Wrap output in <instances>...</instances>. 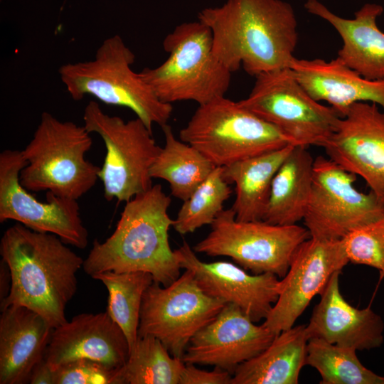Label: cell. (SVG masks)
<instances>
[{"label": "cell", "instance_id": "1", "mask_svg": "<svg viewBox=\"0 0 384 384\" xmlns=\"http://www.w3.org/2000/svg\"><path fill=\"white\" fill-rule=\"evenodd\" d=\"M198 20L211 31L213 50L230 71L251 76L289 68L298 41L297 21L282 0H227L208 7Z\"/></svg>", "mask_w": 384, "mask_h": 384}, {"label": "cell", "instance_id": "2", "mask_svg": "<svg viewBox=\"0 0 384 384\" xmlns=\"http://www.w3.org/2000/svg\"><path fill=\"white\" fill-rule=\"evenodd\" d=\"M0 253L11 277L1 310L23 306L39 314L53 329L65 323L66 306L77 292V273L84 260L56 235L18 223L4 232Z\"/></svg>", "mask_w": 384, "mask_h": 384}, {"label": "cell", "instance_id": "3", "mask_svg": "<svg viewBox=\"0 0 384 384\" xmlns=\"http://www.w3.org/2000/svg\"><path fill=\"white\" fill-rule=\"evenodd\" d=\"M171 202L161 184L125 202L112 234L93 241L82 265L85 273L145 272L163 286L178 278L181 268L169 240Z\"/></svg>", "mask_w": 384, "mask_h": 384}, {"label": "cell", "instance_id": "4", "mask_svg": "<svg viewBox=\"0 0 384 384\" xmlns=\"http://www.w3.org/2000/svg\"><path fill=\"white\" fill-rule=\"evenodd\" d=\"M134 61V53L122 38L114 35L101 43L93 59L64 64L58 73L73 100L90 95L105 104L129 108L152 131L154 124H167L173 107L132 70Z\"/></svg>", "mask_w": 384, "mask_h": 384}, {"label": "cell", "instance_id": "5", "mask_svg": "<svg viewBox=\"0 0 384 384\" xmlns=\"http://www.w3.org/2000/svg\"><path fill=\"white\" fill-rule=\"evenodd\" d=\"M92 139L84 126L41 114L33 136L22 150L26 165L21 184L31 192L48 191L78 200L96 183L100 167L85 159Z\"/></svg>", "mask_w": 384, "mask_h": 384}, {"label": "cell", "instance_id": "6", "mask_svg": "<svg viewBox=\"0 0 384 384\" xmlns=\"http://www.w3.org/2000/svg\"><path fill=\"white\" fill-rule=\"evenodd\" d=\"M163 47L166 60L139 72L161 101L191 100L202 105L225 96L232 72L215 55L207 26L198 20L178 25L165 37Z\"/></svg>", "mask_w": 384, "mask_h": 384}, {"label": "cell", "instance_id": "7", "mask_svg": "<svg viewBox=\"0 0 384 384\" xmlns=\"http://www.w3.org/2000/svg\"><path fill=\"white\" fill-rule=\"evenodd\" d=\"M179 137L220 167L294 145L278 128L225 96L198 105Z\"/></svg>", "mask_w": 384, "mask_h": 384}, {"label": "cell", "instance_id": "8", "mask_svg": "<svg viewBox=\"0 0 384 384\" xmlns=\"http://www.w3.org/2000/svg\"><path fill=\"white\" fill-rule=\"evenodd\" d=\"M83 121L85 129L97 134L105 146L98 178L107 201L127 202L153 186L150 170L161 148L140 119L124 121L105 113L91 100L84 110Z\"/></svg>", "mask_w": 384, "mask_h": 384}, {"label": "cell", "instance_id": "9", "mask_svg": "<svg viewBox=\"0 0 384 384\" xmlns=\"http://www.w3.org/2000/svg\"><path fill=\"white\" fill-rule=\"evenodd\" d=\"M210 232L193 246L196 253L227 256L254 274L270 273L282 278L299 247L311 238L306 227L263 220L240 221L230 208L223 209Z\"/></svg>", "mask_w": 384, "mask_h": 384}, {"label": "cell", "instance_id": "10", "mask_svg": "<svg viewBox=\"0 0 384 384\" xmlns=\"http://www.w3.org/2000/svg\"><path fill=\"white\" fill-rule=\"evenodd\" d=\"M240 105L270 123L294 145L323 146L336 129L341 114L315 100L289 68L255 77L249 95Z\"/></svg>", "mask_w": 384, "mask_h": 384}, {"label": "cell", "instance_id": "11", "mask_svg": "<svg viewBox=\"0 0 384 384\" xmlns=\"http://www.w3.org/2000/svg\"><path fill=\"white\" fill-rule=\"evenodd\" d=\"M225 304L208 295L192 272L185 270L168 286L153 282L141 306L138 336L159 339L170 353L182 358L193 336L210 323Z\"/></svg>", "mask_w": 384, "mask_h": 384}, {"label": "cell", "instance_id": "12", "mask_svg": "<svg viewBox=\"0 0 384 384\" xmlns=\"http://www.w3.org/2000/svg\"><path fill=\"white\" fill-rule=\"evenodd\" d=\"M356 175L329 157L314 159L311 195L303 219L311 238L342 240L353 230L384 217V203L354 186Z\"/></svg>", "mask_w": 384, "mask_h": 384}, {"label": "cell", "instance_id": "13", "mask_svg": "<svg viewBox=\"0 0 384 384\" xmlns=\"http://www.w3.org/2000/svg\"><path fill=\"white\" fill-rule=\"evenodd\" d=\"M26 165L22 151L6 149L0 154V222L15 220L34 231L56 235L65 244L85 248L89 234L77 200L47 191L46 201H38L20 183Z\"/></svg>", "mask_w": 384, "mask_h": 384}, {"label": "cell", "instance_id": "14", "mask_svg": "<svg viewBox=\"0 0 384 384\" xmlns=\"http://www.w3.org/2000/svg\"><path fill=\"white\" fill-rule=\"evenodd\" d=\"M349 262L342 240L309 238L297 249L280 292L262 324L279 334L292 327L311 299L321 294L331 277Z\"/></svg>", "mask_w": 384, "mask_h": 384}, {"label": "cell", "instance_id": "15", "mask_svg": "<svg viewBox=\"0 0 384 384\" xmlns=\"http://www.w3.org/2000/svg\"><path fill=\"white\" fill-rule=\"evenodd\" d=\"M322 147L330 159L363 178L384 203V112L377 104L352 105Z\"/></svg>", "mask_w": 384, "mask_h": 384}, {"label": "cell", "instance_id": "16", "mask_svg": "<svg viewBox=\"0 0 384 384\" xmlns=\"http://www.w3.org/2000/svg\"><path fill=\"white\" fill-rule=\"evenodd\" d=\"M174 251L181 268L192 272L208 295L238 306L254 322L265 319L278 299L281 285L275 274H250L227 261L203 262L185 240Z\"/></svg>", "mask_w": 384, "mask_h": 384}, {"label": "cell", "instance_id": "17", "mask_svg": "<svg viewBox=\"0 0 384 384\" xmlns=\"http://www.w3.org/2000/svg\"><path fill=\"white\" fill-rule=\"evenodd\" d=\"M255 323L238 306L225 304L191 339L183 361L213 366L233 374L238 366L263 351L277 336L263 324Z\"/></svg>", "mask_w": 384, "mask_h": 384}, {"label": "cell", "instance_id": "18", "mask_svg": "<svg viewBox=\"0 0 384 384\" xmlns=\"http://www.w3.org/2000/svg\"><path fill=\"white\" fill-rule=\"evenodd\" d=\"M127 338L107 312L82 313L53 329L44 361L53 370L80 358L118 369L129 355Z\"/></svg>", "mask_w": 384, "mask_h": 384}, {"label": "cell", "instance_id": "19", "mask_svg": "<svg viewBox=\"0 0 384 384\" xmlns=\"http://www.w3.org/2000/svg\"><path fill=\"white\" fill-rule=\"evenodd\" d=\"M340 272H335L321 293V299L306 325L309 339L316 338L356 350L378 348L383 341V322L370 307L359 309L343 297Z\"/></svg>", "mask_w": 384, "mask_h": 384}, {"label": "cell", "instance_id": "20", "mask_svg": "<svg viewBox=\"0 0 384 384\" xmlns=\"http://www.w3.org/2000/svg\"><path fill=\"white\" fill-rule=\"evenodd\" d=\"M0 316V384H25L43 359L53 328L39 314L10 306Z\"/></svg>", "mask_w": 384, "mask_h": 384}, {"label": "cell", "instance_id": "21", "mask_svg": "<svg viewBox=\"0 0 384 384\" xmlns=\"http://www.w3.org/2000/svg\"><path fill=\"white\" fill-rule=\"evenodd\" d=\"M289 68L315 100L326 102L341 117L357 102H373L384 108V79H366L338 57L330 61L294 57Z\"/></svg>", "mask_w": 384, "mask_h": 384}, {"label": "cell", "instance_id": "22", "mask_svg": "<svg viewBox=\"0 0 384 384\" xmlns=\"http://www.w3.org/2000/svg\"><path fill=\"white\" fill-rule=\"evenodd\" d=\"M304 7L329 22L340 35L343 46L337 57L344 64L366 79H384V33L377 24L382 6L367 3L354 18L337 16L318 0H307Z\"/></svg>", "mask_w": 384, "mask_h": 384}, {"label": "cell", "instance_id": "23", "mask_svg": "<svg viewBox=\"0 0 384 384\" xmlns=\"http://www.w3.org/2000/svg\"><path fill=\"white\" fill-rule=\"evenodd\" d=\"M308 340L306 324L282 331L263 351L238 366L232 384L298 383Z\"/></svg>", "mask_w": 384, "mask_h": 384}, {"label": "cell", "instance_id": "24", "mask_svg": "<svg viewBox=\"0 0 384 384\" xmlns=\"http://www.w3.org/2000/svg\"><path fill=\"white\" fill-rule=\"evenodd\" d=\"M314 162L307 147L294 146L274 176L263 221L288 225L304 219L311 195Z\"/></svg>", "mask_w": 384, "mask_h": 384}, {"label": "cell", "instance_id": "25", "mask_svg": "<svg viewBox=\"0 0 384 384\" xmlns=\"http://www.w3.org/2000/svg\"><path fill=\"white\" fill-rule=\"evenodd\" d=\"M294 146L289 144L223 167L224 179L235 186L231 208L238 220H262L274 176Z\"/></svg>", "mask_w": 384, "mask_h": 384}, {"label": "cell", "instance_id": "26", "mask_svg": "<svg viewBox=\"0 0 384 384\" xmlns=\"http://www.w3.org/2000/svg\"><path fill=\"white\" fill-rule=\"evenodd\" d=\"M161 128L165 145L154 161L150 175L168 182L171 194L183 201L216 166L196 148L177 139L170 125Z\"/></svg>", "mask_w": 384, "mask_h": 384}, {"label": "cell", "instance_id": "27", "mask_svg": "<svg viewBox=\"0 0 384 384\" xmlns=\"http://www.w3.org/2000/svg\"><path fill=\"white\" fill-rule=\"evenodd\" d=\"M185 363L173 356L157 338L138 336L116 384H179Z\"/></svg>", "mask_w": 384, "mask_h": 384}, {"label": "cell", "instance_id": "28", "mask_svg": "<svg viewBox=\"0 0 384 384\" xmlns=\"http://www.w3.org/2000/svg\"><path fill=\"white\" fill-rule=\"evenodd\" d=\"M92 277L106 287L108 291L106 311L124 333L131 349L138 337L142 299L146 289L154 282L152 275L145 272L107 271L95 274Z\"/></svg>", "mask_w": 384, "mask_h": 384}, {"label": "cell", "instance_id": "29", "mask_svg": "<svg viewBox=\"0 0 384 384\" xmlns=\"http://www.w3.org/2000/svg\"><path fill=\"white\" fill-rule=\"evenodd\" d=\"M356 351L311 338L307 342L306 365L319 373L321 384H383V377L366 368Z\"/></svg>", "mask_w": 384, "mask_h": 384}, {"label": "cell", "instance_id": "30", "mask_svg": "<svg viewBox=\"0 0 384 384\" xmlns=\"http://www.w3.org/2000/svg\"><path fill=\"white\" fill-rule=\"evenodd\" d=\"M223 167L216 166L188 198L183 201L173 227L181 235L193 233L211 225L223 210L232 190L223 176Z\"/></svg>", "mask_w": 384, "mask_h": 384}, {"label": "cell", "instance_id": "31", "mask_svg": "<svg viewBox=\"0 0 384 384\" xmlns=\"http://www.w3.org/2000/svg\"><path fill=\"white\" fill-rule=\"evenodd\" d=\"M342 240L350 262L374 267L384 277V217L353 230Z\"/></svg>", "mask_w": 384, "mask_h": 384}, {"label": "cell", "instance_id": "32", "mask_svg": "<svg viewBox=\"0 0 384 384\" xmlns=\"http://www.w3.org/2000/svg\"><path fill=\"white\" fill-rule=\"evenodd\" d=\"M118 369L91 359H76L53 370L54 384H116Z\"/></svg>", "mask_w": 384, "mask_h": 384}, {"label": "cell", "instance_id": "33", "mask_svg": "<svg viewBox=\"0 0 384 384\" xmlns=\"http://www.w3.org/2000/svg\"><path fill=\"white\" fill-rule=\"evenodd\" d=\"M233 374L215 367L208 371L197 368L194 364L185 363L179 384H232Z\"/></svg>", "mask_w": 384, "mask_h": 384}, {"label": "cell", "instance_id": "34", "mask_svg": "<svg viewBox=\"0 0 384 384\" xmlns=\"http://www.w3.org/2000/svg\"><path fill=\"white\" fill-rule=\"evenodd\" d=\"M31 384H54L53 370L44 359L33 369L29 383Z\"/></svg>", "mask_w": 384, "mask_h": 384}, {"label": "cell", "instance_id": "35", "mask_svg": "<svg viewBox=\"0 0 384 384\" xmlns=\"http://www.w3.org/2000/svg\"><path fill=\"white\" fill-rule=\"evenodd\" d=\"M383 384H384V377H383Z\"/></svg>", "mask_w": 384, "mask_h": 384}]
</instances>
